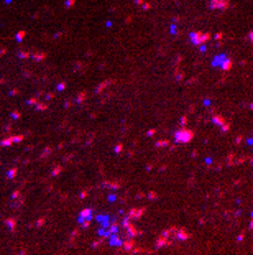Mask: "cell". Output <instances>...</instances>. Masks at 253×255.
I'll return each mask as SVG.
<instances>
[{
    "label": "cell",
    "mask_w": 253,
    "mask_h": 255,
    "mask_svg": "<svg viewBox=\"0 0 253 255\" xmlns=\"http://www.w3.org/2000/svg\"><path fill=\"white\" fill-rule=\"evenodd\" d=\"M209 35H199V33H196V35H192V41L194 43H202V41H207L209 40Z\"/></svg>",
    "instance_id": "cell-1"
}]
</instances>
